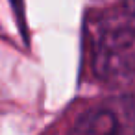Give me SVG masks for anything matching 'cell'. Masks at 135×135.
<instances>
[{"label":"cell","mask_w":135,"mask_h":135,"mask_svg":"<svg viewBox=\"0 0 135 135\" xmlns=\"http://www.w3.org/2000/svg\"><path fill=\"white\" fill-rule=\"evenodd\" d=\"M70 135H135V94H120L91 105Z\"/></svg>","instance_id":"1"},{"label":"cell","mask_w":135,"mask_h":135,"mask_svg":"<svg viewBox=\"0 0 135 135\" xmlns=\"http://www.w3.org/2000/svg\"><path fill=\"white\" fill-rule=\"evenodd\" d=\"M11 4H13V8H15V11L21 15L22 13V4H21V0H11Z\"/></svg>","instance_id":"3"},{"label":"cell","mask_w":135,"mask_h":135,"mask_svg":"<svg viewBox=\"0 0 135 135\" xmlns=\"http://www.w3.org/2000/svg\"><path fill=\"white\" fill-rule=\"evenodd\" d=\"M124 4H126V11L129 15V21L135 24V0H124Z\"/></svg>","instance_id":"2"}]
</instances>
